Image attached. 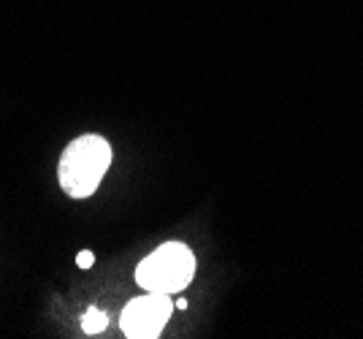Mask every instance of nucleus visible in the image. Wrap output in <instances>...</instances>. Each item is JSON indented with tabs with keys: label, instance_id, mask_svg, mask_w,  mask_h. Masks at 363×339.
<instances>
[{
	"label": "nucleus",
	"instance_id": "1",
	"mask_svg": "<svg viewBox=\"0 0 363 339\" xmlns=\"http://www.w3.org/2000/svg\"><path fill=\"white\" fill-rule=\"evenodd\" d=\"M111 166V144L104 136H79L60 155L57 179L71 199H90Z\"/></svg>",
	"mask_w": 363,
	"mask_h": 339
},
{
	"label": "nucleus",
	"instance_id": "2",
	"mask_svg": "<svg viewBox=\"0 0 363 339\" xmlns=\"http://www.w3.org/2000/svg\"><path fill=\"white\" fill-rule=\"evenodd\" d=\"M196 277V255L182 242H166L136 269V282L152 293H179Z\"/></svg>",
	"mask_w": 363,
	"mask_h": 339
},
{
	"label": "nucleus",
	"instance_id": "3",
	"mask_svg": "<svg viewBox=\"0 0 363 339\" xmlns=\"http://www.w3.org/2000/svg\"><path fill=\"white\" fill-rule=\"evenodd\" d=\"M174 312L171 293H152L147 291L133 301L120 315V328L125 337L130 339H155L166 328L168 318Z\"/></svg>",
	"mask_w": 363,
	"mask_h": 339
},
{
	"label": "nucleus",
	"instance_id": "4",
	"mask_svg": "<svg viewBox=\"0 0 363 339\" xmlns=\"http://www.w3.org/2000/svg\"><path fill=\"white\" fill-rule=\"evenodd\" d=\"M108 326V315L104 309H95L90 307L84 315H82V328H84V334L87 337H95V334H101L104 328Z\"/></svg>",
	"mask_w": 363,
	"mask_h": 339
},
{
	"label": "nucleus",
	"instance_id": "5",
	"mask_svg": "<svg viewBox=\"0 0 363 339\" xmlns=\"http://www.w3.org/2000/svg\"><path fill=\"white\" fill-rule=\"evenodd\" d=\"M76 261H79V269H90L92 263H95V255H92L90 250H84V252H79Z\"/></svg>",
	"mask_w": 363,
	"mask_h": 339
},
{
	"label": "nucleus",
	"instance_id": "6",
	"mask_svg": "<svg viewBox=\"0 0 363 339\" xmlns=\"http://www.w3.org/2000/svg\"><path fill=\"white\" fill-rule=\"evenodd\" d=\"M174 307H177V309H187V299H184V296H179V299L174 301Z\"/></svg>",
	"mask_w": 363,
	"mask_h": 339
}]
</instances>
